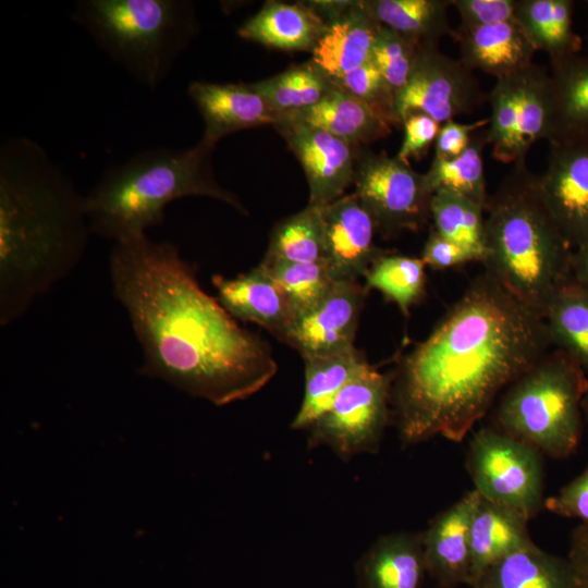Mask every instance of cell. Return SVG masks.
<instances>
[{
  "instance_id": "6da1fadb",
  "label": "cell",
  "mask_w": 588,
  "mask_h": 588,
  "mask_svg": "<svg viewBox=\"0 0 588 588\" xmlns=\"http://www.w3.org/2000/svg\"><path fill=\"white\" fill-rule=\"evenodd\" d=\"M109 271L143 350L139 373L217 406L252 396L277 373L266 341L203 291L172 243H114Z\"/></svg>"
},
{
  "instance_id": "7a4b0ae2",
  "label": "cell",
  "mask_w": 588,
  "mask_h": 588,
  "mask_svg": "<svg viewBox=\"0 0 588 588\" xmlns=\"http://www.w3.org/2000/svg\"><path fill=\"white\" fill-rule=\"evenodd\" d=\"M552 346L541 311L478 274L392 375L402 443L436 436L463 441L497 395Z\"/></svg>"
},
{
  "instance_id": "3957f363",
  "label": "cell",
  "mask_w": 588,
  "mask_h": 588,
  "mask_svg": "<svg viewBox=\"0 0 588 588\" xmlns=\"http://www.w3.org/2000/svg\"><path fill=\"white\" fill-rule=\"evenodd\" d=\"M91 234L85 196L30 138L0 149V324L5 327L82 260Z\"/></svg>"
},
{
  "instance_id": "277c9868",
  "label": "cell",
  "mask_w": 588,
  "mask_h": 588,
  "mask_svg": "<svg viewBox=\"0 0 588 588\" xmlns=\"http://www.w3.org/2000/svg\"><path fill=\"white\" fill-rule=\"evenodd\" d=\"M485 212V272L516 297L546 314L572 280L573 247L566 241L526 162L513 164Z\"/></svg>"
},
{
  "instance_id": "5b68a950",
  "label": "cell",
  "mask_w": 588,
  "mask_h": 588,
  "mask_svg": "<svg viewBox=\"0 0 588 588\" xmlns=\"http://www.w3.org/2000/svg\"><path fill=\"white\" fill-rule=\"evenodd\" d=\"M213 149L200 140L188 149L151 148L111 166L85 196L91 234L114 243L146 235L163 223L170 203L191 196L215 198L246 213L238 197L217 182Z\"/></svg>"
},
{
  "instance_id": "8992f818",
  "label": "cell",
  "mask_w": 588,
  "mask_h": 588,
  "mask_svg": "<svg viewBox=\"0 0 588 588\" xmlns=\"http://www.w3.org/2000/svg\"><path fill=\"white\" fill-rule=\"evenodd\" d=\"M72 20L138 83L155 89L199 32L185 0H81Z\"/></svg>"
},
{
  "instance_id": "52a82bcc",
  "label": "cell",
  "mask_w": 588,
  "mask_h": 588,
  "mask_svg": "<svg viewBox=\"0 0 588 588\" xmlns=\"http://www.w3.org/2000/svg\"><path fill=\"white\" fill-rule=\"evenodd\" d=\"M588 378L559 348L550 350L505 390L495 426L552 458L573 454L581 436Z\"/></svg>"
},
{
  "instance_id": "ba28073f",
  "label": "cell",
  "mask_w": 588,
  "mask_h": 588,
  "mask_svg": "<svg viewBox=\"0 0 588 588\" xmlns=\"http://www.w3.org/2000/svg\"><path fill=\"white\" fill-rule=\"evenodd\" d=\"M542 453L497 427L474 433L466 457L474 490L488 501L512 507L531 519L543 507Z\"/></svg>"
},
{
  "instance_id": "9c48e42d",
  "label": "cell",
  "mask_w": 588,
  "mask_h": 588,
  "mask_svg": "<svg viewBox=\"0 0 588 588\" xmlns=\"http://www.w3.org/2000/svg\"><path fill=\"white\" fill-rule=\"evenodd\" d=\"M392 375L366 365L309 427L308 448L328 446L342 461L377 453L390 420Z\"/></svg>"
},
{
  "instance_id": "30bf717a",
  "label": "cell",
  "mask_w": 588,
  "mask_h": 588,
  "mask_svg": "<svg viewBox=\"0 0 588 588\" xmlns=\"http://www.w3.org/2000/svg\"><path fill=\"white\" fill-rule=\"evenodd\" d=\"M355 194L372 217L377 231L390 237L420 230L430 219L432 193L425 174L387 154L357 150Z\"/></svg>"
},
{
  "instance_id": "8fae6325",
  "label": "cell",
  "mask_w": 588,
  "mask_h": 588,
  "mask_svg": "<svg viewBox=\"0 0 588 588\" xmlns=\"http://www.w3.org/2000/svg\"><path fill=\"white\" fill-rule=\"evenodd\" d=\"M486 96L473 70L461 59L442 53L438 42L419 45L406 85L395 97V118L424 113L443 124L479 107Z\"/></svg>"
},
{
  "instance_id": "7c38bea8",
  "label": "cell",
  "mask_w": 588,
  "mask_h": 588,
  "mask_svg": "<svg viewBox=\"0 0 588 588\" xmlns=\"http://www.w3.org/2000/svg\"><path fill=\"white\" fill-rule=\"evenodd\" d=\"M541 198L573 247L588 236V142H551Z\"/></svg>"
},
{
  "instance_id": "4fadbf2b",
  "label": "cell",
  "mask_w": 588,
  "mask_h": 588,
  "mask_svg": "<svg viewBox=\"0 0 588 588\" xmlns=\"http://www.w3.org/2000/svg\"><path fill=\"white\" fill-rule=\"evenodd\" d=\"M304 169L308 205L322 208L344 195L354 183L357 150L326 131L292 122L273 126Z\"/></svg>"
},
{
  "instance_id": "5bb4252c",
  "label": "cell",
  "mask_w": 588,
  "mask_h": 588,
  "mask_svg": "<svg viewBox=\"0 0 588 588\" xmlns=\"http://www.w3.org/2000/svg\"><path fill=\"white\" fill-rule=\"evenodd\" d=\"M368 290L358 281H336L311 308L299 315L283 342L302 357L326 355L354 346Z\"/></svg>"
},
{
  "instance_id": "9a60e30c",
  "label": "cell",
  "mask_w": 588,
  "mask_h": 588,
  "mask_svg": "<svg viewBox=\"0 0 588 588\" xmlns=\"http://www.w3.org/2000/svg\"><path fill=\"white\" fill-rule=\"evenodd\" d=\"M326 257L332 279L358 281L387 252L373 241L376 223L355 193L324 206Z\"/></svg>"
},
{
  "instance_id": "2e32d148",
  "label": "cell",
  "mask_w": 588,
  "mask_h": 588,
  "mask_svg": "<svg viewBox=\"0 0 588 588\" xmlns=\"http://www.w3.org/2000/svg\"><path fill=\"white\" fill-rule=\"evenodd\" d=\"M187 95L204 121L200 142L212 148L235 132L279 122L275 111L252 83L195 81L189 84Z\"/></svg>"
},
{
  "instance_id": "e0dca14e",
  "label": "cell",
  "mask_w": 588,
  "mask_h": 588,
  "mask_svg": "<svg viewBox=\"0 0 588 588\" xmlns=\"http://www.w3.org/2000/svg\"><path fill=\"white\" fill-rule=\"evenodd\" d=\"M480 500L476 490L466 492L440 512L421 532L427 574L441 588L470 586L471 558L469 528Z\"/></svg>"
},
{
  "instance_id": "ac0fdd59",
  "label": "cell",
  "mask_w": 588,
  "mask_h": 588,
  "mask_svg": "<svg viewBox=\"0 0 588 588\" xmlns=\"http://www.w3.org/2000/svg\"><path fill=\"white\" fill-rule=\"evenodd\" d=\"M211 281L218 301L235 319L257 323L284 340L296 313L282 289L259 265L233 279L213 274Z\"/></svg>"
},
{
  "instance_id": "d6986e66",
  "label": "cell",
  "mask_w": 588,
  "mask_h": 588,
  "mask_svg": "<svg viewBox=\"0 0 588 588\" xmlns=\"http://www.w3.org/2000/svg\"><path fill=\"white\" fill-rule=\"evenodd\" d=\"M461 60L470 70H479L501 79L532 63L536 48L516 20L493 25L455 29Z\"/></svg>"
},
{
  "instance_id": "ffe728a7",
  "label": "cell",
  "mask_w": 588,
  "mask_h": 588,
  "mask_svg": "<svg viewBox=\"0 0 588 588\" xmlns=\"http://www.w3.org/2000/svg\"><path fill=\"white\" fill-rule=\"evenodd\" d=\"M359 588H421L426 571L421 532L378 538L355 564Z\"/></svg>"
},
{
  "instance_id": "44dd1931",
  "label": "cell",
  "mask_w": 588,
  "mask_h": 588,
  "mask_svg": "<svg viewBox=\"0 0 588 588\" xmlns=\"http://www.w3.org/2000/svg\"><path fill=\"white\" fill-rule=\"evenodd\" d=\"M381 26L367 0H355L348 11L328 25L310 60L330 78L340 77L371 60Z\"/></svg>"
},
{
  "instance_id": "7402d4cb",
  "label": "cell",
  "mask_w": 588,
  "mask_h": 588,
  "mask_svg": "<svg viewBox=\"0 0 588 588\" xmlns=\"http://www.w3.org/2000/svg\"><path fill=\"white\" fill-rule=\"evenodd\" d=\"M279 122L319 128L357 147L385 137L392 131V125L370 107L334 83L319 102L282 115Z\"/></svg>"
},
{
  "instance_id": "603a6c76",
  "label": "cell",
  "mask_w": 588,
  "mask_h": 588,
  "mask_svg": "<svg viewBox=\"0 0 588 588\" xmlns=\"http://www.w3.org/2000/svg\"><path fill=\"white\" fill-rule=\"evenodd\" d=\"M328 24L307 1H268L237 29V35L283 51H313Z\"/></svg>"
},
{
  "instance_id": "cb8c5ba5",
  "label": "cell",
  "mask_w": 588,
  "mask_h": 588,
  "mask_svg": "<svg viewBox=\"0 0 588 588\" xmlns=\"http://www.w3.org/2000/svg\"><path fill=\"white\" fill-rule=\"evenodd\" d=\"M529 518L518 511L480 497L469 528L471 581L511 552L532 542Z\"/></svg>"
},
{
  "instance_id": "d4e9b609",
  "label": "cell",
  "mask_w": 588,
  "mask_h": 588,
  "mask_svg": "<svg viewBox=\"0 0 588 588\" xmlns=\"http://www.w3.org/2000/svg\"><path fill=\"white\" fill-rule=\"evenodd\" d=\"M569 561L530 542L487 568L471 588H578Z\"/></svg>"
},
{
  "instance_id": "484cf974",
  "label": "cell",
  "mask_w": 588,
  "mask_h": 588,
  "mask_svg": "<svg viewBox=\"0 0 588 588\" xmlns=\"http://www.w3.org/2000/svg\"><path fill=\"white\" fill-rule=\"evenodd\" d=\"M551 142H588V56L551 61Z\"/></svg>"
},
{
  "instance_id": "4316f807",
  "label": "cell",
  "mask_w": 588,
  "mask_h": 588,
  "mask_svg": "<svg viewBox=\"0 0 588 588\" xmlns=\"http://www.w3.org/2000/svg\"><path fill=\"white\" fill-rule=\"evenodd\" d=\"M305 392L293 419V429H308L333 403L341 390L366 366L365 355L355 346L341 352L303 357Z\"/></svg>"
},
{
  "instance_id": "83f0119b",
  "label": "cell",
  "mask_w": 588,
  "mask_h": 588,
  "mask_svg": "<svg viewBox=\"0 0 588 588\" xmlns=\"http://www.w3.org/2000/svg\"><path fill=\"white\" fill-rule=\"evenodd\" d=\"M574 1L517 0L515 20L536 50L550 61L579 53L581 38L573 29Z\"/></svg>"
},
{
  "instance_id": "f1b7e54d",
  "label": "cell",
  "mask_w": 588,
  "mask_h": 588,
  "mask_svg": "<svg viewBox=\"0 0 588 588\" xmlns=\"http://www.w3.org/2000/svg\"><path fill=\"white\" fill-rule=\"evenodd\" d=\"M552 89L550 74L531 63L517 73V163L525 162L529 148L537 140L549 142L552 127Z\"/></svg>"
},
{
  "instance_id": "f546056e",
  "label": "cell",
  "mask_w": 588,
  "mask_h": 588,
  "mask_svg": "<svg viewBox=\"0 0 588 588\" xmlns=\"http://www.w3.org/2000/svg\"><path fill=\"white\" fill-rule=\"evenodd\" d=\"M489 144L488 125L475 131L469 145L452 159L433 158L425 173L428 189L450 192L467 198L486 209L489 196L483 172L482 154Z\"/></svg>"
},
{
  "instance_id": "4dcf8cb0",
  "label": "cell",
  "mask_w": 588,
  "mask_h": 588,
  "mask_svg": "<svg viewBox=\"0 0 588 588\" xmlns=\"http://www.w3.org/2000/svg\"><path fill=\"white\" fill-rule=\"evenodd\" d=\"M544 319L553 346L588 375V289L572 279L552 299Z\"/></svg>"
},
{
  "instance_id": "1f68e13d",
  "label": "cell",
  "mask_w": 588,
  "mask_h": 588,
  "mask_svg": "<svg viewBox=\"0 0 588 588\" xmlns=\"http://www.w3.org/2000/svg\"><path fill=\"white\" fill-rule=\"evenodd\" d=\"M381 25L419 42L434 41L443 36L455 37L449 24L446 0H367Z\"/></svg>"
},
{
  "instance_id": "d6a6232c",
  "label": "cell",
  "mask_w": 588,
  "mask_h": 588,
  "mask_svg": "<svg viewBox=\"0 0 588 588\" xmlns=\"http://www.w3.org/2000/svg\"><path fill=\"white\" fill-rule=\"evenodd\" d=\"M252 85L280 119L319 102L333 86V82L309 60Z\"/></svg>"
},
{
  "instance_id": "836d02e7",
  "label": "cell",
  "mask_w": 588,
  "mask_h": 588,
  "mask_svg": "<svg viewBox=\"0 0 588 588\" xmlns=\"http://www.w3.org/2000/svg\"><path fill=\"white\" fill-rule=\"evenodd\" d=\"M268 257L298 262H317L326 257L322 209L307 205L278 222L270 235Z\"/></svg>"
},
{
  "instance_id": "e575fe53",
  "label": "cell",
  "mask_w": 588,
  "mask_h": 588,
  "mask_svg": "<svg viewBox=\"0 0 588 588\" xmlns=\"http://www.w3.org/2000/svg\"><path fill=\"white\" fill-rule=\"evenodd\" d=\"M365 279L368 291L378 290L408 316L411 307L425 294L426 265L421 258L387 252L372 264Z\"/></svg>"
},
{
  "instance_id": "d590c367",
  "label": "cell",
  "mask_w": 588,
  "mask_h": 588,
  "mask_svg": "<svg viewBox=\"0 0 588 588\" xmlns=\"http://www.w3.org/2000/svg\"><path fill=\"white\" fill-rule=\"evenodd\" d=\"M259 266L285 293L296 318L318 303L335 282L324 260L298 262L265 256Z\"/></svg>"
},
{
  "instance_id": "8d00e7d4",
  "label": "cell",
  "mask_w": 588,
  "mask_h": 588,
  "mask_svg": "<svg viewBox=\"0 0 588 588\" xmlns=\"http://www.w3.org/2000/svg\"><path fill=\"white\" fill-rule=\"evenodd\" d=\"M485 209L460 195L439 191L432 194L430 218L433 230L485 255ZM482 262V261H481Z\"/></svg>"
},
{
  "instance_id": "74e56055",
  "label": "cell",
  "mask_w": 588,
  "mask_h": 588,
  "mask_svg": "<svg viewBox=\"0 0 588 588\" xmlns=\"http://www.w3.org/2000/svg\"><path fill=\"white\" fill-rule=\"evenodd\" d=\"M420 44L384 25L377 35L371 61L394 90L395 97L408 81Z\"/></svg>"
},
{
  "instance_id": "f35d334b",
  "label": "cell",
  "mask_w": 588,
  "mask_h": 588,
  "mask_svg": "<svg viewBox=\"0 0 588 588\" xmlns=\"http://www.w3.org/2000/svg\"><path fill=\"white\" fill-rule=\"evenodd\" d=\"M331 81L370 107L389 124L397 125L395 93L371 60Z\"/></svg>"
},
{
  "instance_id": "ab89813d",
  "label": "cell",
  "mask_w": 588,
  "mask_h": 588,
  "mask_svg": "<svg viewBox=\"0 0 588 588\" xmlns=\"http://www.w3.org/2000/svg\"><path fill=\"white\" fill-rule=\"evenodd\" d=\"M517 0H452L460 28H475L515 20Z\"/></svg>"
},
{
  "instance_id": "60d3db41",
  "label": "cell",
  "mask_w": 588,
  "mask_h": 588,
  "mask_svg": "<svg viewBox=\"0 0 588 588\" xmlns=\"http://www.w3.org/2000/svg\"><path fill=\"white\" fill-rule=\"evenodd\" d=\"M421 260L433 270H445L467 262L482 261V256L471 248L452 241L432 230L425 243Z\"/></svg>"
},
{
  "instance_id": "b9f144b4",
  "label": "cell",
  "mask_w": 588,
  "mask_h": 588,
  "mask_svg": "<svg viewBox=\"0 0 588 588\" xmlns=\"http://www.w3.org/2000/svg\"><path fill=\"white\" fill-rule=\"evenodd\" d=\"M404 138L396 158L405 163L420 159L436 142L441 124L427 114L415 112L403 120Z\"/></svg>"
},
{
  "instance_id": "7bdbcfd3",
  "label": "cell",
  "mask_w": 588,
  "mask_h": 588,
  "mask_svg": "<svg viewBox=\"0 0 588 588\" xmlns=\"http://www.w3.org/2000/svg\"><path fill=\"white\" fill-rule=\"evenodd\" d=\"M544 509L555 515L577 518L588 524V466L556 494L547 498Z\"/></svg>"
},
{
  "instance_id": "ee69618b",
  "label": "cell",
  "mask_w": 588,
  "mask_h": 588,
  "mask_svg": "<svg viewBox=\"0 0 588 588\" xmlns=\"http://www.w3.org/2000/svg\"><path fill=\"white\" fill-rule=\"evenodd\" d=\"M487 125H489V119L474 123H458L454 120L444 122L434 142V158L452 159L460 156L469 145L473 133Z\"/></svg>"
},
{
  "instance_id": "f6af8a7d",
  "label": "cell",
  "mask_w": 588,
  "mask_h": 588,
  "mask_svg": "<svg viewBox=\"0 0 588 588\" xmlns=\"http://www.w3.org/2000/svg\"><path fill=\"white\" fill-rule=\"evenodd\" d=\"M567 560L579 581L588 588V524L573 530Z\"/></svg>"
},
{
  "instance_id": "bcb514c9",
  "label": "cell",
  "mask_w": 588,
  "mask_h": 588,
  "mask_svg": "<svg viewBox=\"0 0 588 588\" xmlns=\"http://www.w3.org/2000/svg\"><path fill=\"white\" fill-rule=\"evenodd\" d=\"M307 2L329 25L348 11L355 3V0H315Z\"/></svg>"
},
{
  "instance_id": "7dc6e473",
  "label": "cell",
  "mask_w": 588,
  "mask_h": 588,
  "mask_svg": "<svg viewBox=\"0 0 588 588\" xmlns=\"http://www.w3.org/2000/svg\"><path fill=\"white\" fill-rule=\"evenodd\" d=\"M572 279L588 289V236L573 250Z\"/></svg>"
},
{
  "instance_id": "c3c4849f",
  "label": "cell",
  "mask_w": 588,
  "mask_h": 588,
  "mask_svg": "<svg viewBox=\"0 0 588 588\" xmlns=\"http://www.w3.org/2000/svg\"><path fill=\"white\" fill-rule=\"evenodd\" d=\"M583 413L586 417V420L588 422V391L584 397V401H583Z\"/></svg>"
},
{
  "instance_id": "681fc988",
  "label": "cell",
  "mask_w": 588,
  "mask_h": 588,
  "mask_svg": "<svg viewBox=\"0 0 588 588\" xmlns=\"http://www.w3.org/2000/svg\"><path fill=\"white\" fill-rule=\"evenodd\" d=\"M578 588H586V587L580 583V586Z\"/></svg>"
}]
</instances>
